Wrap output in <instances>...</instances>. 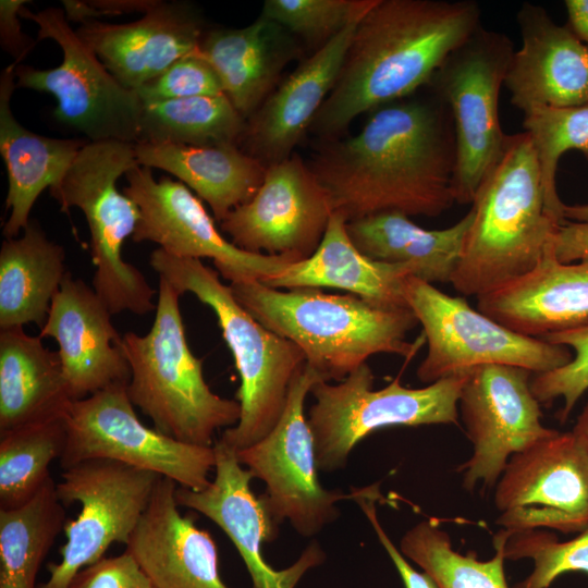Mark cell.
<instances>
[{"label": "cell", "mask_w": 588, "mask_h": 588, "mask_svg": "<svg viewBox=\"0 0 588 588\" xmlns=\"http://www.w3.org/2000/svg\"><path fill=\"white\" fill-rule=\"evenodd\" d=\"M307 163L347 221L388 211L437 217L455 203L454 124L433 93L376 109L357 134L323 142Z\"/></svg>", "instance_id": "cell-1"}, {"label": "cell", "mask_w": 588, "mask_h": 588, "mask_svg": "<svg viewBox=\"0 0 588 588\" xmlns=\"http://www.w3.org/2000/svg\"><path fill=\"white\" fill-rule=\"evenodd\" d=\"M480 19L471 0H376L309 131L323 142L339 138L358 115L412 96L481 27Z\"/></svg>", "instance_id": "cell-2"}, {"label": "cell", "mask_w": 588, "mask_h": 588, "mask_svg": "<svg viewBox=\"0 0 588 588\" xmlns=\"http://www.w3.org/2000/svg\"><path fill=\"white\" fill-rule=\"evenodd\" d=\"M230 287L258 322L296 344L306 364L328 382L344 380L376 354L411 359L421 344L406 340L418 323L409 307H385L314 287L281 291L259 280Z\"/></svg>", "instance_id": "cell-3"}, {"label": "cell", "mask_w": 588, "mask_h": 588, "mask_svg": "<svg viewBox=\"0 0 588 588\" xmlns=\"http://www.w3.org/2000/svg\"><path fill=\"white\" fill-rule=\"evenodd\" d=\"M470 208L473 221L451 284L478 297L534 269L561 226L547 212L527 133L507 135L502 157L481 181Z\"/></svg>", "instance_id": "cell-4"}, {"label": "cell", "mask_w": 588, "mask_h": 588, "mask_svg": "<svg viewBox=\"0 0 588 588\" xmlns=\"http://www.w3.org/2000/svg\"><path fill=\"white\" fill-rule=\"evenodd\" d=\"M149 264L180 294L189 292L212 309L241 378L236 393L241 416L220 440L236 451L257 443L282 416L290 384L306 363L303 351L258 322L220 281L219 272L200 259L157 248Z\"/></svg>", "instance_id": "cell-5"}, {"label": "cell", "mask_w": 588, "mask_h": 588, "mask_svg": "<svg viewBox=\"0 0 588 588\" xmlns=\"http://www.w3.org/2000/svg\"><path fill=\"white\" fill-rule=\"evenodd\" d=\"M180 293L159 277L156 315L150 330L127 332L123 346L131 368L126 393L159 432L181 442L212 446L221 428L235 426L240 403L211 391L186 340Z\"/></svg>", "instance_id": "cell-6"}, {"label": "cell", "mask_w": 588, "mask_h": 588, "mask_svg": "<svg viewBox=\"0 0 588 588\" xmlns=\"http://www.w3.org/2000/svg\"><path fill=\"white\" fill-rule=\"evenodd\" d=\"M135 144L88 142L78 151L60 185L50 189L61 211L76 207L85 216L96 271L93 289L112 315L156 310V291L142 271L123 260L122 246L140 220L137 204L118 189V181L139 166Z\"/></svg>", "instance_id": "cell-7"}, {"label": "cell", "mask_w": 588, "mask_h": 588, "mask_svg": "<svg viewBox=\"0 0 588 588\" xmlns=\"http://www.w3.org/2000/svg\"><path fill=\"white\" fill-rule=\"evenodd\" d=\"M467 373L406 388L399 378L373 390L367 363L336 384L317 382L310 390L316 402L307 421L315 442L317 466L322 471L345 467L352 450L378 429L393 426L458 424V399Z\"/></svg>", "instance_id": "cell-8"}, {"label": "cell", "mask_w": 588, "mask_h": 588, "mask_svg": "<svg viewBox=\"0 0 588 588\" xmlns=\"http://www.w3.org/2000/svg\"><path fill=\"white\" fill-rule=\"evenodd\" d=\"M403 290L428 345L417 368V377L425 383L485 365L516 366L543 373L573 358L568 347L517 333L471 308L465 298L450 296L415 277L405 278Z\"/></svg>", "instance_id": "cell-9"}, {"label": "cell", "mask_w": 588, "mask_h": 588, "mask_svg": "<svg viewBox=\"0 0 588 588\" xmlns=\"http://www.w3.org/2000/svg\"><path fill=\"white\" fill-rule=\"evenodd\" d=\"M20 17L38 26L39 40H54L63 58L60 65L48 70L16 64V88L52 95L58 101L54 118L89 142L138 143L144 103L137 91L124 87L107 70L72 28L64 11L47 8L32 12L24 7Z\"/></svg>", "instance_id": "cell-10"}, {"label": "cell", "mask_w": 588, "mask_h": 588, "mask_svg": "<svg viewBox=\"0 0 588 588\" xmlns=\"http://www.w3.org/2000/svg\"><path fill=\"white\" fill-rule=\"evenodd\" d=\"M513 52L505 34L481 26L448 56L428 84L453 119L455 203L471 204L503 155L507 135L500 124L499 96Z\"/></svg>", "instance_id": "cell-11"}, {"label": "cell", "mask_w": 588, "mask_h": 588, "mask_svg": "<svg viewBox=\"0 0 588 588\" xmlns=\"http://www.w3.org/2000/svg\"><path fill=\"white\" fill-rule=\"evenodd\" d=\"M66 442L62 469L103 458L149 470L179 487L201 490L215 468L213 446L181 442L144 425L126 385H113L73 401L64 416Z\"/></svg>", "instance_id": "cell-12"}, {"label": "cell", "mask_w": 588, "mask_h": 588, "mask_svg": "<svg viewBox=\"0 0 588 588\" xmlns=\"http://www.w3.org/2000/svg\"><path fill=\"white\" fill-rule=\"evenodd\" d=\"M321 380L305 363L290 384L285 408L274 428L257 443L236 451L238 462L265 482L266 491L259 498L273 520H289L304 537L317 535L339 516L336 502L353 499L352 491L327 490L319 482L304 404Z\"/></svg>", "instance_id": "cell-13"}, {"label": "cell", "mask_w": 588, "mask_h": 588, "mask_svg": "<svg viewBox=\"0 0 588 588\" xmlns=\"http://www.w3.org/2000/svg\"><path fill=\"white\" fill-rule=\"evenodd\" d=\"M160 478L103 458L64 469L56 483L57 495L65 507L76 502L81 511L66 520L61 560L48 564L49 578L38 588H69L78 572L105 558L112 543L126 546Z\"/></svg>", "instance_id": "cell-14"}, {"label": "cell", "mask_w": 588, "mask_h": 588, "mask_svg": "<svg viewBox=\"0 0 588 588\" xmlns=\"http://www.w3.org/2000/svg\"><path fill=\"white\" fill-rule=\"evenodd\" d=\"M122 192L140 210L132 240L152 242L180 258H209L230 283L264 280L295 260L287 256L254 254L222 236L201 200L185 184L169 177L156 180L152 169L137 166L125 174Z\"/></svg>", "instance_id": "cell-15"}, {"label": "cell", "mask_w": 588, "mask_h": 588, "mask_svg": "<svg viewBox=\"0 0 588 588\" xmlns=\"http://www.w3.org/2000/svg\"><path fill=\"white\" fill-rule=\"evenodd\" d=\"M531 373L509 365H485L467 372L458 399L473 443L471 456L458 468L467 490L479 482L485 488L494 486L514 454L559 432L541 422Z\"/></svg>", "instance_id": "cell-16"}, {"label": "cell", "mask_w": 588, "mask_h": 588, "mask_svg": "<svg viewBox=\"0 0 588 588\" xmlns=\"http://www.w3.org/2000/svg\"><path fill=\"white\" fill-rule=\"evenodd\" d=\"M497 525L510 531L588 528V456L572 432L514 454L495 483Z\"/></svg>", "instance_id": "cell-17"}, {"label": "cell", "mask_w": 588, "mask_h": 588, "mask_svg": "<svg viewBox=\"0 0 588 588\" xmlns=\"http://www.w3.org/2000/svg\"><path fill=\"white\" fill-rule=\"evenodd\" d=\"M332 213L308 163L292 155L267 167L254 197L233 209L220 229L243 250L299 261L316 252Z\"/></svg>", "instance_id": "cell-18"}, {"label": "cell", "mask_w": 588, "mask_h": 588, "mask_svg": "<svg viewBox=\"0 0 588 588\" xmlns=\"http://www.w3.org/2000/svg\"><path fill=\"white\" fill-rule=\"evenodd\" d=\"M215 478L201 490L176 487L179 506L196 511L217 524L230 538L252 578V588H295L304 574L320 565L326 554L314 541L290 567L277 571L262 558L261 543L275 539L278 524L250 488L253 474L237 460L236 450L213 443Z\"/></svg>", "instance_id": "cell-19"}, {"label": "cell", "mask_w": 588, "mask_h": 588, "mask_svg": "<svg viewBox=\"0 0 588 588\" xmlns=\"http://www.w3.org/2000/svg\"><path fill=\"white\" fill-rule=\"evenodd\" d=\"M95 290L68 272L54 295L40 338H52L73 401L127 385L131 368L123 336Z\"/></svg>", "instance_id": "cell-20"}, {"label": "cell", "mask_w": 588, "mask_h": 588, "mask_svg": "<svg viewBox=\"0 0 588 588\" xmlns=\"http://www.w3.org/2000/svg\"><path fill=\"white\" fill-rule=\"evenodd\" d=\"M206 32L194 4L162 0L134 22L88 21L76 29L107 70L133 90L198 48Z\"/></svg>", "instance_id": "cell-21"}, {"label": "cell", "mask_w": 588, "mask_h": 588, "mask_svg": "<svg viewBox=\"0 0 588 588\" xmlns=\"http://www.w3.org/2000/svg\"><path fill=\"white\" fill-rule=\"evenodd\" d=\"M517 24L522 46L514 50L504 79L511 103L523 113L588 103V47L537 4L523 3Z\"/></svg>", "instance_id": "cell-22"}, {"label": "cell", "mask_w": 588, "mask_h": 588, "mask_svg": "<svg viewBox=\"0 0 588 588\" xmlns=\"http://www.w3.org/2000/svg\"><path fill=\"white\" fill-rule=\"evenodd\" d=\"M362 17L305 59L246 120L244 152L266 167L293 155L334 86Z\"/></svg>", "instance_id": "cell-23"}, {"label": "cell", "mask_w": 588, "mask_h": 588, "mask_svg": "<svg viewBox=\"0 0 588 588\" xmlns=\"http://www.w3.org/2000/svg\"><path fill=\"white\" fill-rule=\"evenodd\" d=\"M176 482L161 477L125 551L156 588H230L212 537L181 515Z\"/></svg>", "instance_id": "cell-24"}, {"label": "cell", "mask_w": 588, "mask_h": 588, "mask_svg": "<svg viewBox=\"0 0 588 588\" xmlns=\"http://www.w3.org/2000/svg\"><path fill=\"white\" fill-rule=\"evenodd\" d=\"M477 301L479 311L531 338L586 326L588 255L577 262H562L551 241L534 269Z\"/></svg>", "instance_id": "cell-25"}, {"label": "cell", "mask_w": 588, "mask_h": 588, "mask_svg": "<svg viewBox=\"0 0 588 588\" xmlns=\"http://www.w3.org/2000/svg\"><path fill=\"white\" fill-rule=\"evenodd\" d=\"M198 49L245 120L273 93L283 70L301 52L289 30L261 14L245 27L207 30Z\"/></svg>", "instance_id": "cell-26"}, {"label": "cell", "mask_w": 588, "mask_h": 588, "mask_svg": "<svg viewBox=\"0 0 588 588\" xmlns=\"http://www.w3.org/2000/svg\"><path fill=\"white\" fill-rule=\"evenodd\" d=\"M15 66L13 62L0 74V154L8 172L5 210L10 211L2 226L5 238L17 237L24 231L39 195L60 185L78 151L89 142L42 136L17 122L11 109Z\"/></svg>", "instance_id": "cell-27"}, {"label": "cell", "mask_w": 588, "mask_h": 588, "mask_svg": "<svg viewBox=\"0 0 588 588\" xmlns=\"http://www.w3.org/2000/svg\"><path fill=\"white\" fill-rule=\"evenodd\" d=\"M347 219L333 211L324 235L308 258L287 265L261 282L274 289L333 287L385 307H408L404 280L406 265L387 264L364 255L352 242Z\"/></svg>", "instance_id": "cell-28"}, {"label": "cell", "mask_w": 588, "mask_h": 588, "mask_svg": "<svg viewBox=\"0 0 588 588\" xmlns=\"http://www.w3.org/2000/svg\"><path fill=\"white\" fill-rule=\"evenodd\" d=\"M41 340L0 329V433L62 418L73 402L58 352Z\"/></svg>", "instance_id": "cell-29"}, {"label": "cell", "mask_w": 588, "mask_h": 588, "mask_svg": "<svg viewBox=\"0 0 588 588\" xmlns=\"http://www.w3.org/2000/svg\"><path fill=\"white\" fill-rule=\"evenodd\" d=\"M134 147L139 166L177 177L209 205L219 222L254 197L267 170L237 145L196 147L140 142Z\"/></svg>", "instance_id": "cell-30"}, {"label": "cell", "mask_w": 588, "mask_h": 588, "mask_svg": "<svg viewBox=\"0 0 588 588\" xmlns=\"http://www.w3.org/2000/svg\"><path fill=\"white\" fill-rule=\"evenodd\" d=\"M473 216L470 208L455 224L427 230L404 213L388 211L347 221L346 229L367 257L406 265L412 277L430 284L451 283Z\"/></svg>", "instance_id": "cell-31"}, {"label": "cell", "mask_w": 588, "mask_h": 588, "mask_svg": "<svg viewBox=\"0 0 588 588\" xmlns=\"http://www.w3.org/2000/svg\"><path fill=\"white\" fill-rule=\"evenodd\" d=\"M65 250L30 220L22 236L0 248V329L44 327L68 274Z\"/></svg>", "instance_id": "cell-32"}, {"label": "cell", "mask_w": 588, "mask_h": 588, "mask_svg": "<svg viewBox=\"0 0 588 588\" xmlns=\"http://www.w3.org/2000/svg\"><path fill=\"white\" fill-rule=\"evenodd\" d=\"M66 520L52 477L27 504L0 510V588H38L40 566Z\"/></svg>", "instance_id": "cell-33"}, {"label": "cell", "mask_w": 588, "mask_h": 588, "mask_svg": "<svg viewBox=\"0 0 588 588\" xmlns=\"http://www.w3.org/2000/svg\"><path fill=\"white\" fill-rule=\"evenodd\" d=\"M246 120L224 94L145 105L138 143L237 145Z\"/></svg>", "instance_id": "cell-34"}, {"label": "cell", "mask_w": 588, "mask_h": 588, "mask_svg": "<svg viewBox=\"0 0 588 588\" xmlns=\"http://www.w3.org/2000/svg\"><path fill=\"white\" fill-rule=\"evenodd\" d=\"M510 530L493 538L494 555L487 561L453 549L449 534L432 519L421 520L401 539L402 554L419 565L439 588H509L504 572V546Z\"/></svg>", "instance_id": "cell-35"}, {"label": "cell", "mask_w": 588, "mask_h": 588, "mask_svg": "<svg viewBox=\"0 0 588 588\" xmlns=\"http://www.w3.org/2000/svg\"><path fill=\"white\" fill-rule=\"evenodd\" d=\"M65 442L64 417L0 433V510L21 507L37 495Z\"/></svg>", "instance_id": "cell-36"}, {"label": "cell", "mask_w": 588, "mask_h": 588, "mask_svg": "<svg viewBox=\"0 0 588 588\" xmlns=\"http://www.w3.org/2000/svg\"><path fill=\"white\" fill-rule=\"evenodd\" d=\"M524 132L528 134L538 163L550 218L562 225L564 203L556 189V171L561 156L579 150L588 160V103L573 107H539L524 113Z\"/></svg>", "instance_id": "cell-37"}, {"label": "cell", "mask_w": 588, "mask_h": 588, "mask_svg": "<svg viewBox=\"0 0 588 588\" xmlns=\"http://www.w3.org/2000/svg\"><path fill=\"white\" fill-rule=\"evenodd\" d=\"M505 559H531L534 569L515 588H548L568 572L588 574V528L567 541H560L546 529L510 531L504 546Z\"/></svg>", "instance_id": "cell-38"}, {"label": "cell", "mask_w": 588, "mask_h": 588, "mask_svg": "<svg viewBox=\"0 0 588 588\" xmlns=\"http://www.w3.org/2000/svg\"><path fill=\"white\" fill-rule=\"evenodd\" d=\"M375 1L266 0L261 15L277 22L316 51L363 16Z\"/></svg>", "instance_id": "cell-39"}, {"label": "cell", "mask_w": 588, "mask_h": 588, "mask_svg": "<svg viewBox=\"0 0 588 588\" xmlns=\"http://www.w3.org/2000/svg\"><path fill=\"white\" fill-rule=\"evenodd\" d=\"M542 340L572 347L575 352L566 365L537 373L530 381L531 391L540 404L548 405L558 397L563 399L560 418L565 420L579 397L588 390V324L553 332Z\"/></svg>", "instance_id": "cell-40"}, {"label": "cell", "mask_w": 588, "mask_h": 588, "mask_svg": "<svg viewBox=\"0 0 588 588\" xmlns=\"http://www.w3.org/2000/svg\"><path fill=\"white\" fill-rule=\"evenodd\" d=\"M136 91L145 106L173 99L217 96L223 94V88L211 64L196 48Z\"/></svg>", "instance_id": "cell-41"}, {"label": "cell", "mask_w": 588, "mask_h": 588, "mask_svg": "<svg viewBox=\"0 0 588 588\" xmlns=\"http://www.w3.org/2000/svg\"><path fill=\"white\" fill-rule=\"evenodd\" d=\"M69 588H156L133 556L124 551L105 556L77 573Z\"/></svg>", "instance_id": "cell-42"}, {"label": "cell", "mask_w": 588, "mask_h": 588, "mask_svg": "<svg viewBox=\"0 0 588 588\" xmlns=\"http://www.w3.org/2000/svg\"><path fill=\"white\" fill-rule=\"evenodd\" d=\"M380 495L373 492H367L358 495L355 502L362 509L368 522L372 526L378 540L392 560L397 569L405 588H439L437 583L425 572H417L405 559L402 552L395 547L382 528L376 510V503Z\"/></svg>", "instance_id": "cell-43"}, {"label": "cell", "mask_w": 588, "mask_h": 588, "mask_svg": "<svg viewBox=\"0 0 588 588\" xmlns=\"http://www.w3.org/2000/svg\"><path fill=\"white\" fill-rule=\"evenodd\" d=\"M28 0H1L0 1V44L15 64L22 61L35 47V40L27 36L19 21L20 12Z\"/></svg>", "instance_id": "cell-44"}, {"label": "cell", "mask_w": 588, "mask_h": 588, "mask_svg": "<svg viewBox=\"0 0 588 588\" xmlns=\"http://www.w3.org/2000/svg\"><path fill=\"white\" fill-rule=\"evenodd\" d=\"M553 252L558 260L572 262L588 255V224L565 222L552 240Z\"/></svg>", "instance_id": "cell-45"}, {"label": "cell", "mask_w": 588, "mask_h": 588, "mask_svg": "<svg viewBox=\"0 0 588 588\" xmlns=\"http://www.w3.org/2000/svg\"><path fill=\"white\" fill-rule=\"evenodd\" d=\"M568 27L588 47V0H566Z\"/></svg>", "instance_id": "cell-46"}, {"label": "cell", "mask_w": 588, "mask_h": 588, "mask_svg": "<svg viewBox=\"0 0 588 588\" xmlns=\"http://www.w3.org/2000/svg\"><path fill=\"white\" fill-rule=\"evenodd\" d=\"M572 433L588 456V404L579 415Z\"/></svg>", "instance_id": "cell-47"}, {"label": "cell", "mask_w": 588, "mask_h": 588, "mask_svg": "<svg viewBox=\"0 0 588 588\" xmlns=\"http://www.w3.org/2000/svg\"><path fill=\"white\" fill-rule=\"evenodd\" d=\"M563 217L565 221L588 224V204L564 205Z\"/></svg>", "instance_id": "cell-48"}]
</instances>
